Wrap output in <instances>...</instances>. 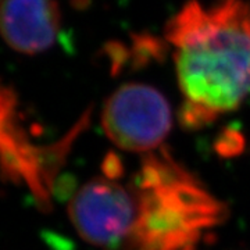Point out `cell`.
<instances>
[{
    "label": "cell",
    "instance_id": "cell-1",
    "mask_svg": "<svg viewBox=\"0 0 250 250\" xmlns=\"http://www.w3.org/2000/svg\"><path fill=\"white\" fill-rule=\"evenodd\" d=\"M164 38L184 98V128H203L249 96L250 0H188L166 24Z\"/></svg>",
    "mask_w": 250,
    "mask_h": 250
},
{
    "label": "cell",
    "instance_id": "cell-2",
    "mask_svg": "<svg viewBox=\"0 0 250 250\" xmlns=\"http://www.w3.org/2000/svg\"><path fill=\"white\" fill-rule=\"evenodd\" d=\"M131 184L136 195L134 229L118 250L192 248L206 229L221 224L227 207L167 149L147 153Z\"/></svg>",
    "mask_w": 250,
    "mask_h": 250
},
{
    "label": "cell",
    "instance_id": "cell-3",
    "mask_svg": "<svg viewBox=\"0 0 250 250\" xmlns=\"http://www.w3.org/2000/svg\"><path fill=\"white\" fill-rule=\"evenodd\" d=\"M85 113L71 131L57 143L36 146L31 143L25 131L18 124L16 92L4 86L1 89V167L3 178L24 184L32 192L36 203L50 208L54 178L65 163L74 141L89 123Z\"/></svg>",
    "mask_w": 250,
    "mask_h": 250
},
{
    "label": "cell",
    "instance_id": "cell-4",
    "mask_svg": "<svg viewBox=\"0 0 250 250\" xmlns=\"http://www.w3.org/2000/svg\"><path fill=\"white\" fill-rule=\"evenodd\" d=\"M102 126L120 149L147 154L159 149L170 134L171 106L159 89L142 82H126L106 99Z\"/></svg>",
    "mask_w": 250,
    "mask_h": 250
},
{
    "label": "cell",
    "instance_id": "cell-5",
    "mask_svg": "<svg viewBox=\"0 0 250 250\" xmlns=\"http://www.w3.org/2000/svg\"><path fill=\"white\" fill-rule=\"evenodd\" d=\"M136 195L129 182L98 177L77 190L68 205V217L80 236L103 250H118L134 229Z\"/></svg>",
    "mask_w": 250,
    "mask_h": 250
},
{
    "label": "cell",
    "instance_id": "cell-6",
    "mask_svg": "<svg viewBox=\"0 0 250 250\" xmlns=\"http://www.w3.org/2000/svg\"><path fill=\"white\" fill-rule=\"evenodd\" d=\"M57 0H3L1 35L10 49L35 56L54 45L62 29Z\"/></svg>",
    "mask_w": 250,
    "mask_h": 250
},
{
    "label": "cell",
    "instance_id": "cell-7",
    "mask_svg": "<svg viewBox=\"0 0 250 250\" xmlns=\"http://www.w3.org/2000/svg\"><path fill=\"white\" fill-rule=\"evenodd\" d=\"M243 138L233 129L225 131L217 141V149L221 154H235L242 149Z\"/></svg>",
    "mask_w": 250,
    "mask_h": 250
},
{
    "label": "cell",
    "instance_id": "cell-8",
    "mask_svg": "<svg viewBox=\"0 0 250 250\" xmlns=\"http://www.w3.org/2000/svg\"><path fill=\"white\" fill-rule=\"evenodd\" d=\"M181 250H195V249H193V246H192V248H185V249H181Z\"/></svg>",
    "mask_w": 250,
    "mask_h": 250
}]
</instances>
